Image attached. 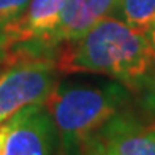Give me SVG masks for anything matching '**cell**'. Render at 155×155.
<instances>
[{"label": "cell", "mask_w": 155, "mask_h": 155, "mask_svg": "<svg viewBox=\"0 0 155 155\" xmlns=\"http://www.w3.org/2000/svg\"><path fill=\"white\" fill-rule=\"evenodd\" d=\"M54 62L60 74H103L128 90L147 87L153 70L149 35L117 16L104 18L79 38L60 43Z\"/></svg>", "instance_id": "cell-1"}, {"label": "cell", "mask_w": 155, "mask_h": 155, "mask_svg": "<svg viewBox=\"0 0 155 155\" xmlns=\"http://www.w3.org/2000/svg\"><path fill=\"white\" fill-rule=\"evenodd\" d=\"M101 155H155V119L117 112L92 139Z\"/></svg>", "instance_id": "cell-5"}, {"label": "cell", "mask_w": 155, "mask_h": 155, "mask_svg": "<svg viewBox=\"0 0 155 155\" xmlns=\"http://www.w3.org/2000/svg\"><path fill=\"white\" fill-rule=\"evenodd\" d=\"M114 16L143 33L155 29V0H120Z\"/></svg>", "instance_id": "cell-8"}, {"label": "cell", "mask_w": 155, "mask_h": 155, "mask_svg": "<svg viewBox=\"0 0 155 155\" xmlns=\"http://www.w3.org/2000/svg\"><path fill=\"white\" fill-rule=\"evenodd\" d=\"M84 155H101V153L98 152L94 146H89V147H87V150H86V153H84Z\"/></svg>", "instance_id": "cell-13"}, {"label": "cell", "mask_w": 155, "mask_h": 155, "mask_svg": "<svg viewBox=\"0 0 155 155\" xmlns=\"http://www.w3.org/2000/svg\"><path fill=\"white\" fill-rule=\"evenodd\" d=\"M6 131H8V120L0 124V152H2V146H3V141L6 136Z\"/></svg>", "instance_id": "cell-11"}, {"label": "cell", "mask_w": 155, "mask_h": 155, "mask_svg": "<svg viewBox=\"0 0 155 155\" xmlns=\"http://www.w3.org/2000/svg\"><path fill=\"white\" fill-rule=\"evenodd\" d=\"M120 0H65L62 15L49 45L57 48L63 41L79 38L108 16H114Z\"/></svg>", "instance_id": "cell-7"}, {"label": "cell", "mask_w": 155, "mask_h": 155, "mask_svg": "<svg viewBox=\"0 0 155 155\" xmlns=\"http://www.w3.org/2000/svg\"><path fill=\"white\" fill-rule=\"evenodd\" d=\"M30 0H0V37L22 18Z\"/></svg>", "instance_id": "cell-9"}, {"label": "cell", "mask_w": 155, "mask_h": 155, "mask_svg": "<svg viewBox=\"0 0 155 155\" xmlns=\"http://www.w3.org/2000/svg\"><path fill=\"white\" fill-rule=\"evenodd\" d=\"M146 101L155 109V89H149V94L146 97Z\"/></svg>", "instance_id": "cell-12"}, {"label": "cell", "mask_w": 155, "mask_h": 155, "mask_svg": "<svg viewBox=\"0 0 155 155\" xmlns=\"http://www.w3.org/2000/svg\"><path fill=\"white\" fill-rule=\"evenodd\" d=\"M65 0H30L25 13L16 24L0 37V55L19 45H49V38L57 27Z\"/></svg>", "instance_id": "cell-6"}, {"label": "cell", "mask_w": 155, "mask_h": 155, "mask_svg": "<svg viewBox=\"0 0 155 155\" xmlns=\"http://www.w3.org/2000/svg\"><path fill=\"white\" fill-rule=\"evenodd\" d=\"M0 155H57V131L43 103L30 104L8 119Z\"/></svg>", "instance_id": "cell-4"}, {"label": "cell", "mask_w": 155, "mask_h": 155, "mask_svg": "<svg viewBox=\"0 0 155 155\" xmlns=\"http://www.w3.org/2000/svg\"><path fill=\"white\" fill-rule=\"evenodd\" d=\"M149 35V40H150V46H152V55H153V70H152V76H150V81H149V89H155V29L147 33Z\"/></svg>", "instance_id": "cell-10"}, {"label": "cell", "mask_w": 155, "mask_h": 155, "mask_svg": "<svg viewBox=\"0 0 155 155\" xmlns=\"http://www.w3.org/2000/svg\"><path fill=\"white\" fill-rule=\"evenodd\" d=\"M2 57L6 63L0 70V124L30 104L45 103L60 76L54 52L18 46Z\"/></svg>", "instance_id": "cell-3"}, {"label": "cell", "mask_w": 155, "mask_h": 155, "mask_svg": "<svg viewBox=\"0 0 155 155\" xmlns=\"http://www.w3.org/2000/svg\"><path fill=\"white\" fill-rule=\"evenodd\" d=\"M128 103L120 82L104 86L57 84L43 103L57 131V155H84L95 135Z\"/></svg>", "instance_id": "cell-2"}]
</instances>
